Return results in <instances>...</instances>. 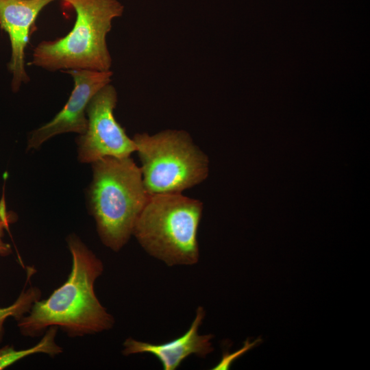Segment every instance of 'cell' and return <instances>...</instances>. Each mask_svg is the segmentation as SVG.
Segmentation results:
<instances>
[{
    "label": "cell",
    "instance_id": "7a4b0ae2",
    "mask_svg": "<svg viewBox=\"0 0 370 370\" xmlns=\"http://www.w3.org/2000/svg\"><path fill=\"white\" fill-rule=\"evenodd\" d=\"M88 190L90 212L102 243L118 252L133 234L149 195L140 167L130 157L106 156L92 163Z\"/></svg>",
    "mask_w": 370,
    "mask_h": 370
},
{
    "label": "cell",
    "instance_id": "52a82bcc",
    "mask_svg": "<svg viewBox=\"0 0 370 370\" xmlns=\"http://www.w3.org/2000/svg\"><path fill=\"white\" fill-rule=\"evenodd\" d=\"M73 80V89L62 109L48 123L32 131L27 141V150L38 148L49 138L63 133L83 134L88 125L86 108L92 97L112 81L113 73L70 69L64 71Z\"/></svg>",
    "mask_w": 370,
    "mask_h": 370
},
{
    "label": "cell",
    "instance_id": "3957f363",
    "mask_svg": "<svg viewBox=\"0 0 370 370\" xmlns=\"http://www.w3.org/2000/svg\"><path fill=\"white\" fill-rule=\"evenodd\" d=\"M76 13L64 36L43 40L34 49L29 65L49 71L84 69L110 71L112 58L106 37L114 18L124 10L118 0H61Z\"/></svg>",
    "mask_w": 370,
    "mask_h": 370
},
{
    "label": "cell",
    "instance_id": "5b68a950",
    "mask_svg": "<svg viewBox=\"0 0 370 370\" xmlns=\"http://www.w3.org/2000/svg\"><path fill=\"white\" fill-rule=\"evenodd\" d=\"M149 195L182 193L203 182L209 172L208 156L184 130H166L133 138Z\"/></svg>",
    "mask_w": 370,
    "mask_h": 370
},
{
    "label": "cell",
    "instance_id": "30bf717a",
    "mask_svg": "<svg viewBox=\"0 0 370 370\" xmlns=\"http://www.w3.org/2000/svg\"><path fill=\"white\" fill-rule=\"evenodd\" d=\"M58 328L51 326L45 332L41 340L33 347L17 350L13 345L0 347V370H3L17 361L36 354H45L55 357L62 353L63 348L56 342Z\"/></svg>",
    "mask_w": 370,
    "mask_h": 370
},
{
    "label": "cell",
    "instance_id": "277c9868",
    "mask_svg": "<svg viewBox=\"0 0 370 370\" xmlns=\"http://www.w3.org/2000/svg\"><path fill=\"white\" fill-rule=\"evenodd\" d=\"M203 203L182 193L150 195L133 236L151 256L168 266L199 261L197 239Z\"/></svg>",
    "mask_w": 370,
    "mask_h": 370
},
{
    "label": "cell",
    "instance_id": "6da1fadb",
    "mask_svg": "<svg viewBox=\"0 0 370 370\" xmlns=\"http://www.w3.org/2000/svg\"><path fill=\"white\" fill-rule=\"evenodd\" d=\"M71 254V273L48 298L36 301L29 312L17 321L20 333L38 337L56 326L75 338L112 329L114 319L98 299L94 289L103 272L102 261L75 234L66 237Z\"/></svg>",
    "mask_w": 370,
    "mask_h": 370
},
{
    "label": "cell",
    "instance_id": "ba28073f",
    "mask_svg": "<svg viewBox=\"0 0 370 370\" xmlns=\"http://www.w3.org/2000/svg\"><path fill=\"white\" fill-rule=\"evenodd\" d=\"M54 1L0 0V27L10 40L11 58L8 68L12 74L11 87L14 92L29 81L25 65V51L32 27L42 10Z\"/></svg>",
    "mask_w": 370,
    "mask_h": 370
},
{
    "label": "cell",
    "instance_id": "8992f818",
    "mask_svg": "<svg viewBox=\"0 0 370 370\" xmlns=\"http://www.w3.org/2000/svg\"><path fill=\"white\" fill-rule=\"evenodd\" d=\"M117 101L116 90L110 83L90 99L86 111L87 129L77 139L80 162L92 164L106 156L127 158L136 151L134 141L114 117Z\"/></svg>",
    "mask_w": 370,
    "mask_h": 370
},
{
    "label": "cell",
    "instance_id": "9c48e42d",
    "mask_svg": "<svg viewBox=\"0 0 370 370\" xmlns=\"http://www.w3.org/2000/svg\"><path fill=\"white\" fill-rule=\"evenodd\" d=\"M205 315L204 308L199 306L188 330L180 337L166 343L153 344L129 337L123 342L122 354L125 356L151 354L159 360L164 370L176 369L184 359L191 355L205 358L214 349L211 342L214 336L211 334H199V328Z\"/></svg>",
    "mask_w": 370,
    "mask_h": 370
},
{
    "label": "cell",
    "instance_id": "8fae6325",
    "mask_svg": "<svg viewBox=\"0 0 370 370\" xmlns=\"http://www.w3.org/2000/svg\"><path fill=\"white\" fill-rule=\"evenodd\" d=\"M41 291L36 286H31L25 289V286L10 306L0 308V343L5 334L4 323L9 317H13L16 321L27 314L33 304L40 299Z\"/></svg>",
    "mask_w": 370,
    "mask_h": 370
},
{
    "label": "cell",
    "instance_id": "4fadbf2b",
    "mask_svg": "<svg viewBox=\"0 0 370 370\" xmlns=\"http://www.w3.org/2000/svg\"><path fill=\"white\" fill-rule=\"evenodd\" d=\"M262 342L260 338L255 340L252 343H249V340H246L244 343V346L234 354H229L227 353L223 356L221 362L214 368V369H227L232 362L238 357L243 355L244 353L253 348Z\"/></svg>",
    "mask_w": 370,
    "mask_h": 370
},
{
    "label": "cell",
    "instance_id": "7c38bea8",
    "mask_svg": "<svg viewBox=\"0 0 370 370\" xmlns=\"http://www.w3.org/2000/svg\"><path fill=\"white\" fill-rule=\"evenodd\" d=\"M17 220L16 215L12 212H8L5 206L4 201L0 203V256L6 257L12 253L10 244L5 243L3 238L5 230H8L11 223Z\"/></svg>",
    "mask_w": 370,
    "mask_h": 370
}]
</instances>
